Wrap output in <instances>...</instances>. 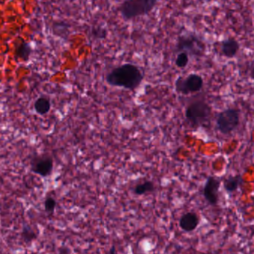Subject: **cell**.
<instances>
[{"label":"cell","mask_w":254,"mask_h":254,"mask_svg":"<svg viewBox=\"0 0 254 254\" xmlns=\"http://www.w3.org/2000/svg\"><path fill=\"white\" fill-rule=\"evenodd\" d=\"M156 191V185L152 180H145L143 183H138L133 189V192L137 195L152 193Z\"/></svg>","instance_id":"7c38bea8"},{"label":"cell","mask_w":254,"mask_h":254,"mask_svg":"<svg viewBox=\"0 0 254 254\" xmlns=\"http://www.w3.org/2000/svg\"><path fill=\"white\" fill-rule=\"evenodd\" d=\"M203 84L202 76L196 73H192L185 77L179 76L175 81V90L180 94L188 95L200 91L203 87Z\"/></svg>","instance_id":"8992f818"},{"label":"cell","mask_w":254,"mask_h":254,"mask_svg":"<svg viewBox=\"0 0 254 254\" xmlns=\"http://www.w3.org/2000/svg\"><path fill=\"white\" fill-rule=\"evenodd\" d=\"M34 109L38 114L45 115L51 109V102L48 98L40 97L34 102Z\"/></svg>","instance_id":"4fadbf2b"},{"label":"cell","mask_w":254,"mask_h":254,"mask_svg":"<svg viewBox=\"0 0 254 254\" xmlns=\"http://www.w3.org/2000/svg\"><path fill=\"white\" fill-rule=\"evenodd\" d=\"M221 186L220 179L215 176H209L203 189L205 200L212 205L216 206L219 202V191Z\"/></svg>","instance_id":"ba28073f"},{"label":"cell","mask_w":254,"mask_h":254,"mask_svg":"<svg viewBox=\"0 0 254 254\" xmlns=\"http://www.w3.org/2000/svg\"><path fill=\"white\" fill-rule=\"evenodd\" d=\"M240 113L236 109L228 108L220 112L216 118V126L222 134H229L239 126Z\"/></svg>","instance_id":"5b68a950"},{"label":"cell","mask_w":254,"mask_h":254,"mask_svg":"<svg viewBox=\"0 0 254 254\" xmlns=\"http://www.w3.org/2000/svg\"><path fill=\"white\" fill-rule=\"evenodd\" d=\"M189 63V55L185 52H180L176 58V65L179 68H185Z\"/></svg>","instance_id":"e0dca14e"},{"label":"cell","mask_w":254,"mask_h":254,"mask_svg":"<svg viewBox=\"0 0 254 254\" xmlns=\"http://www.w3.org/2000/svg\"><path fill=\"white\" fill-rule=\"evenodd\" d=\"M200 223V218L194 212H188L181 216L179 227L182 230L186 232L194 231Z\"/></svg>","instance_id":"9c48e42d"},{"label":"cell","mask_w":254,"mask_h":254,"mask_svg":"<svg viewBox=\"0 0 254 254\" xmlns=\"http://www.w3.org/2000/svg\"><path fill=\"white\" fill-rule=\"evenodd\" d=\"M56 206H57V202L54 198L51 196H48L45 199L44 202V209H45L46 212L48 214H53L55 211Z\"/></svg>","instance_id":"2e32d148"},{"label":"cell","mask_w":254,"mask_h":254,"mask_svg":"<svg viewBox=\"0 0 254 254\" xmlns=\"http://www.w3.org/2000/svg\"><path fill=\"white\" fill-rule=\"evenodd\" d=\"M240 45L236 39L228 37L222 42V52L225 57L232 58L237 54Z\"/></svg>","instance_id":"30bf717a"},{"label":"cell","mask_w":254,"mask_h":254,"mask_svg":"<svg viewBox=\"0 0 254 254\" xmlns=\"http://www.w3.org/2000/svg\"><path fill=\"white\" fill-rule=\"evenodd\" d=\"M158 3L156 0H126L120 4L119 11L125 21L150 14Z\"/></svg>","instance_id":"7a4b0ae2"},{"label":"cell","mask_w":254,"mask_h":254,"mask_svg":"<svg viewBox=\"0 0 254 254\" xmlns=\"http://www.w3.org/2000/svg\"><path fill=\"white\" fill-rule=\"evenodd\" d=\"M244 180L242 175H238L235 176H229L224 180L223 187L228 193H232L236 192L239 186L243 184Z\"/></svg>","instance_id":"8fae6325"},{"label":"cell","mask_w":254,"mask_h":254,"mask_svg":"<svg viewBox=\"0 0 254 254\" xmlns=\"http://www.w3.org/2000/svg\"><path fill=\"white\" fill-rule=\"evenodd\" d=\"M31 53V48L30 47L29 44H27L25 41L19 44L17 51H16L17 57L24 61H28Z\"/></svg>","instance_id":"5bb4252c"},{"label":"cell","mask_w":254,"mask_h":254,"mask_svg":"<svg viewBox=\"0 0 254 254\" xmlns=\"http://www.w3.org/2000/svg\"><path fill=\"white\" fill-rule=\"evenodd\" d=\"M92 36L98 40H102L107 37V31L103 27L97 26L95 28H93L92 30Z\"/></svg>","instance_id":"ac0fdd59"},{"label":"cell","mask_w":254,"mask_h":254,"mask_svg":"<svg viewBox=\"0 0 254 254\" xmlns=\"http://www.w3.org/2000/svg\"><path fill=\"white\" fill-rule=\"evenodd\" d=\"M212 108L202 100L190 103L185 110V117L193 127H200L208 123L210 118Z\"/></svg>","instance_id":"3957f363"},{"label":"cell","mask_w":254,"mask_h":254,"mask_svg":"<svg viewBox=\"0 0 254 254\" xmlns=\"http://www.w3.org/2000/svg\"><path fill=\"white\" fill-rule=\"evenodd\" d=\"M203 41L193 33H185L178 37L175 50L178 54L185 52L188 55L201 56L205 51Z\"/></svg>","instance_id":"277c9868"},{"label":"cell","mask_w":254,"mask_h":254,"mask_svg":"<svg viewBox=\"0 0 254 254\" xmlns=\"http://www.w3.org/2000/svg\"><path fill=\"white\" fill-rule=\"evenodd\" d=\"M144 75L140 68L133 64H123L113 69L107 75V84L113 87L136 90L141 84Z\"/></svg>","instance_id":"6da1fadb"},{"label":"cell","mask_w":254,"mask_h":254,"mask_svg":"<svg viewBox=\"0 0 254 254\" xmlns=\"http://www.w3.org/2000/svg\"><path fill=\"white\" fill-rule=\"evenodd\" d=\"M21 237L23 239L24 242L29 243L37 239V234L36 233L32 227L30 226L28 224H24L21 232Z\"/></svg>","instance_id":"9a60e30c"},{"label":"cell","mask_w":254,"mask_h":254,"mask_svg":"<svg viewBox=\"0 0 254 254\" xmlns=\"http://www.w3.org/2000/svg\"><path fill=\"white\" fill-rule=\"evenodd\" d=\"M53 169L54 161L48 155H38L31 160V172L40 177H48L52 174Z\"/></svg>","instance_id":"52a82bcc"},{"label":"cell","mask_w":254,"mask_h":254,"mask_svg":"<svg viewBox=\"0 0 254 254\" xmlns=\"http://www.w3.org/2000/svg\"><path fill=\"white\" fill-rule=\"evenodd\" d=\"M251 79H252L253 81H254V67H252V69H251Z\"/></svg>","instance_id":"d6986e66"}]
</instances>
